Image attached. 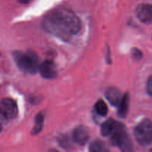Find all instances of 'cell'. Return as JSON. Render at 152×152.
Returning a JSON list of instances; mask_svg holds the SVG:
<instances>
[{
  "label": "cell",
  "mask_w": 152,
  "mask_h": 152,
  "mask_svg": "<svg viewBox=\"0 0 152 152\" xmlns=\"http://www.w3.org/2000/svg\"><path fill=\"white\" fill-rule=\"evenodd\" d=\"M44 27L48 32L65 39L80 31L81 22L72 11L67 9H59L46 18Z\"/></svg>",
  "instance_id": "obj_1"
},
{
  "label": "cell",
  "mask_w": 152,
  "mask_h": 152,
  "mask_svg": "<svg viewBox=\"0 0 152 152\" xmlns=\"http://www.w3.org/2000/svg\"><path fill=\"white\" fill-rule=\"evenodd\" d=\"M13 58L19 69L25 73L34 74L39 71L38 56L34 52L28 51L26 53L16 51L13 53Z\"/></svg>",
  "instance_id": "obj_2"
},
{
  "label": "cell",
  "mask_w": 152,
  "mask_h": 152,
  "mask_svg": "<svg viewBox=\"0 0 152 152\" xmlns=\"http://www.w3.org/2000/svg\"><path fill=\"white\" fill-rule=\"evenodd\" d=\"M110 139L113 145H117L122 151H129L132 150V144L124 126L118 123L114 132L110 135Z\"/></svg>",
  "instance_id": "obj_3"
},
{
  "label": "cell",
  "mask_w": 152,
  "mask_h": 152,
  "mask_svg": "<svg viewBox=\"0 0 152 152\" xmlns=\"http://www.w3.org/2000/svg\"><path fill=\"white\" fill-rule=\"evenodd\" d=\"M134 136L140 145H151L152 143V122L147 119L141 121L135 127Z\"/></svg>",
  "instance_id": "obj_4"
},
{
  "label": "cell",
  "mask_w": 152,
  "mask_h": 152,
  "mask_svg": "<svg viewBox=\"0 0 152 152\" xmlns=\"http://www.w3.org/2000/svg\"><path fill=\"white\" fill-rule=\"evenodd\" d=\"M1 114L7 120L15 118L18 114V107L16 102L10 98H5L1 102Z\"/></svg>",
  "instance_id": "obj_5"
},
{
  "label": "cell",
  "mask_w": 152,
  "mask_h": 152,
  "mask_svg": "<svg viewBox=\"0 0 152 152\" xmlns=\"http://www.w3.org/2000/svg\"><path fill=\"white\" fill-rule=\"evenodd\" d=\"M137 18L145 24H152V5L149 4H141L136 10Z\"/></svg>",
  "instance_id": "obj_6"
},
{
  "label": "cell",
  "mask_w": 152,
  "mask_h": 152,
  "mask_svg": "<svg viewBox=\"0 0 152 152\" xmlns=\"http://www.w3.org/2000/svg\"><path fill=\"white\" fill-rule=\"evenodd\" d=\"M39 71L41 75L46 79H53L57 74L56 65L53 61L49 59H47L41 63Z\"/></svg>",
  "instance_id": "obj_7"
},
{
  "label": "cell",
  "mask_w": 152,
  "mask_h": 152,
  "mask_svg": "<svg viewBox=\"0 0 152 152\" xmlns=\"http://www.w3.org/2000/svg\"><path fill=\"white\" fill-rule=\"evenodd\" d=\"M89 139V131L85 126H78L73 132V140L80 145H85Z\"/></svg>",
  "instance_id": "obj_8"
},
{
  "label": "cell",
  "mask_w": 152,
  "mask_h": 152,
  "mask_svg": "<svg viewBox=\"0 0 152 152\" xmlns=\"http://www.w3.org/2000/svg\"><path fill=\"white\" fill-rule=\"evenodd\" d=\"M105 96L109 101L110 103L114 106L120 105V102L122 100V96L120 94V92L118 89L116 88H110L107 90L105 93Z\"/></svg>",
  "instance_id": "obj_9"
},
{
  "label": "cell",
  "mask_w": 152,
  "mask_h": 152,
  "mask_svg": "<svg viewBox=\"0 0 152 152\" xmlns=\"http://www.w3.org/2000/svg\"><path fill=\"white\" fill-rule=\"evenodd\" d=\"M117 123L118 122L115 121L112 119H109V120L105 121L101 126V134L104 137L110 136L115 129L116 126H117Z\"/></svg>",
  "instance_id": "obj_10"
},
{
  "label": "cell",
  "mask_w": 152,
  "mask_h": 152,
  "mask_svg": "<svg viewBox=\"0 0 152 152\" xmlns=\"http://www.w3.org/2000/svg\"><path fill=\"white\" fill-rule=\"evenodd\" d=\"M129 96L128 94H126L122 98V100L119 105L118 112L117 115L120 118H126L127 116L128 112H129Z\"/></svg>",
  "instance_id": "obj_11"
},
{
  "label": "cell",
  "mask_w": 152,
  "mask_h": 152,
  "mask_svg": "<svg viewBox=\"0 0 152 152\" xmlns=\"http://www.w3.org/2000/svg\"><path fill=\"white\" fill-rule=\"evenodd\" d=\"M95 109L96 113L102 117H105L108 114V106L102 99H99L95 104Z\"/></svg>",
  "instance_id": "obj_12"
},
{
  "label": "cell",
  "mask_w": 152,
  "mask_h": 152,
  "mask_svg": "<svg viewBox=\"0 0 152 152\" xmlns=\"http://www.w3.org/2000/svg\"><path fill=\"white\" fill-rule=\"evenodd\" d=\"M43 124H44V115L43 114L40 113L36 117L35 126L32 131L33 134H37L38 133H39L42 129Z\"/></svg>",
  "instance_id": "obj_13"
},
{
  "label": "cell",
  "mask_w": 152,
  "mask_h": 152,
  "mask_svg": "<svg viewBox=\"0 0 152 152\" xmlns=\"http://www.w3.org/2000/svg\"><path fill=\"white\" fill-rule=\"evenodd\" d=\"M91 151H107V148L105 143L101 141H95L91 143L90 146Z\"/></svg>",
  "instance_id": "obj_14"
},
{
  "label": "cell",
  "mask_w": 152,
  "mask_h": 152,
  "mask_svg": "<svg viewBox=\"0 0 152 152\" xmlns=\"http://www.w3.org/2000/svg\"><path fill=\"white\" fill-rule=\"evenodd\" d=\"M142 53H141V51L140 50H138V49L135 48L132 50V56H133V58H134V59H140V58L142 57Z\"/></svg>",
  "instance_id": "obj_15"
},
{
  "label": "cell",
  "mask_w": 152,
  "mask_h": 152,
  "mask_svg": "<svg viewBox=\"0 0 152 152\" xmlns=\"http://www.w3.org/2000/svg\"><path fill=\"white\" fill-rule=\"evenodd\" d=\"M146 88H147V92H148V94L152 96V76L148 80Z\"/></svg>",
  "instance_id": "obj_16"
},
{
  "label": "cell",
  "mask_w": 152,
  "mask_h": 152,
  "mask_svg": "<svg viewBox=\"0 0 152 152\" xmlns=\"http://www.w3.org/2000/svg\"><path fill=\"white\" fill-rule=\"evenodd\" d=\"M17 1H19L20 3H22V4H28V3H29L32 0H17Z\"/></svg>",
  "instance_id": "obj_17"
}]
</instances>
